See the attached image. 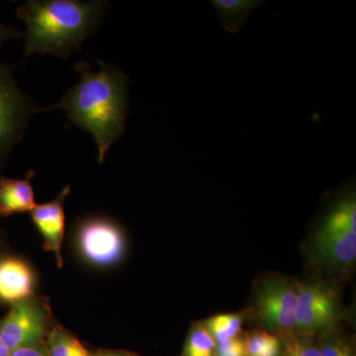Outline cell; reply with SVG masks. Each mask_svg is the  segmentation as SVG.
<instances>
[{
	"instance_id": "cell-1",
	"label": "cell",
	"mask_w": 356,
	"mask_h": 356,
	"mask_svg": "<svg viewBox=\"0 0 356 356\" xmlns=\"http://www.w3.org/2000/svg\"><path fill=\"white\" fill-rule=\"evenodd\" d=\"M95 72L88 63L74 65L79 81L60 102L40 108V112L62 110L72 125L90 134L97 149L98 163H104L112 146L126 131L129 115L128 74L119 67L98 60Z\"/></svg>"
},
{
	"instance_id": "cell-2",
	"label": "cell",
	"mask_w": 356,
	"mask_h": 356,
	"mask_svg": "<svg viewBox=\"0 0 356 356\" xmlns=\"http://www.w3.org/2000/svg\"><path fill=\"white\" fill-rule=\"evenodd\" d=\"M108 11L105 0H27L16 11L26 27L24 58L51 55L67 60L99 30Z\"/></svg>"
},
{
	"instance_id": "cell-3",
	"label": "cell",
	"mask_w": 356,
	"mask_h": 356,
	"mask_svg": "<svg viewBox=\"0 0 356 356\" xmlns=\"http://www.w3.org/2000/svg\"><path fill=\"white\" fill-rule=\"evenodd\" d=\"M13 72V65L0 63V170L24 137L33 115L38 113V106L19 88Z\"/></svg>"
},
{
	"instance_id": "cell-4",
	"label": "cell",
	"mask_w": 356,
	"mask_h": 356,
	"mask_svg": "<svg viewBox=\"0 0 356 356\" xmlns=\"http://www.w3.org/2000/svg\"><path fill=\"white\" fill-rule=\"evenodd\" d=\"M297 289L295 330L312 336L334 327L339 314V299L334 290L323 282L303 283Z\"/></svg>"
},
{
	"instance_id": "cell-5",
	"label": "cell",
	"mask_w": 356,
	"mask_h": 356,
	"mask_svg": "<svg viewBox=\"0 0 356 356\" xmlns=\"http://www.w3.org/2000/svg\"><path fill=\"white\" fill-rule=\"evenodd\" d=\"M77 243L81 255L93 266H114L125 254L123 232L106 218H89L81 222Z\"/></svg>"
},
{
	"instance_id": "cell-6",
	"label": "cell",
	"mask_w": 356,
	"mask_h": 356,
	"mask_svg": "<svg viewBox=\"0 0 356 356\" xmlns=\"http://www.w3.org/2000/svg\"><path fill=\"white\" fill-rule=\"evenodd\" d=\"M297 285L281 280H267L257 290V317L273 331L290 334L295 330Z\"/></svg>"
},
{
	"instance_id": "cell-7",
	"label": "cell",
	"mask_w": 356,
	"mask_h": 356,
	"mask_svg": "<svg viewBox=\"0 0 356 356\" xmlns=\"http://www.w3.org/2000/svg\"><path fill=\"white\" fill-rule=\"evenodd\" d=\"M46 331V314L30 299L13 304L8 315L0 321V341L10 353L39 346Z\"/></svg>"
},
{
	"instance_id": "cell-8",
	"label": "cell",
	"mask_w": 356,
	"mask_h": 356,
	"mask_svg": "<svg viewBox=\"0 0 356 356\" xmlns=\"http://www.w3.org/2000/svg\"><path fill=\"white\" fill-rule=\"evenodd\" d=\"M70 187L65 186L50 202L37 205L31 211V218L44 241V248L54 252L58 266H62V245L65 227V204Z\"/></svg>"
},
{
	"instance_id": "cell-9",
	"label": "cell",
	"mask_w": 356,
	"mask_h": 356,
	"mask_svg": "<svg viewBox=\"0 0 356 356\" xmlns=\"http://www.w3.org/2000/svg\"><path fill=\"white\" fill-rule=\"evenodd\" d=\"M34 286V273L24 261L14 257L0 261V300L15 304L30 299Z\"/></svg>"
},
{
	"instance_id": "cell-10",
	"label": "cell",
	"mask_w": 356,
	"mask_h": 356,
	"mask_svg": "<svg viewBox=\"0 0 356 356\" xmlns=\"http://www.w3.org/2000/svg\"><path fill=\"white\" fill-rule=\"evenodd\" d=\"M315 247L321 259L332 266H350L356 259V232H327L318 229Z\"/></svg>"
},
{
	"instance_id": "cell-11",
	"label": "cell",
	"mask_w": 356,
	"mask_h": 356,
	"mask_svg": "<svg viewBox=\"0 0 356 356\" xmlns=\"http://www.w3.org/2000/svg\"><path fill=\"white\" fill-rule=\"evenodd\" d=\"M31 170L24 179L0 177V216L8 217L31 212L37 206L33 189Z\"/></svg>"
},
{
	"instance_id": "cell-12",
	"label": "cell",
	"mask_w": 356,
	"mask_h": 356,
	"mask_svg": "<svg viewBox=\"0 0 356 356\" xmlns=\"http://www.w3.org/2000/svg\"><path fill=\"white\" fill-rule=\"evenodd\" d=\"M261 2L257 0H214L213 6L222 28L229 33H238Z\"/></svg>"
},
{
	"instance_id": "cell-13",
	"label": "cell",
	"mask_w": 356,
	"mask_h": 356,
	"mask_svg": "<svg viewBox=\"0 0 356 356\" xmlns=\"http://www.w3.org/2000/svg\"><path fill=\"white\" fill-rule=\"evenodd\" d=\"M49 356H92L83 343L60 327H54L47 339Z\"/></svg>"
},
{
	"instance_id": "cell-14",
	"label": "cell",
	"mask_w": 356,
	"mask_h": 356,
	"mask_svg": "<svg viewBox=\"0 0 356 356\" xmlns=\"http://www.w3.org/2000/svg\"><path fill=\"white\" fill-rule=\"evenodd\" d=\"M243 318L238 314H224L208 318L204 327L210 332L217 343L238 337L242 327Z\"/></svg>"
},
{
	"instance_id": "cell-15",
	"label": "cell",
	"mask_w": 356,
	"mask_h": 356,
	"mask_svg": "<svg viewBox=\"0 0 356 356\" xmlns=\"http://www.w3.org/2000/svg\"><path fill=\"white\" fill-rule=\"evenodd\" d=\"M245 339V356H280V339L270 332L257 331Z\"/></svg>"
},
{
	"instance_id": "cell-16",
	"label": "cell",
	"mask_w": 356,
	"mask_h": 356,
	"mask_svg": "<svg viewBox=\"0 0 356 356\" xmlns=\"http://www.w3.org/2000/svg\"><path fill=\"white\" fill-rule=\"evenodd\" d=\"M217 343L204 325L197 324L192 327L186 346L184 356H217Z\"/></svg>"
},
{
	"instance_id": "cell-17",
	"label": "cell",
	"mask_w": 356,
	"mask_h": 356,
	"mask_svg": "<svg viewBox=\"0 0 356 356\" xmlns=\"http://www.w3.org/2000/svg\"><path fill=\"white\" fill-rule=\"evenodd\" d=\"M282 356H320V348L311 336L301 334L290 337L285 344Z\"/></svg>"
},
{
	"instance_id": "cell-18",
	"label": "cell",
	"mask_w": 356,
	"mask_h": 356,
	"mask_svg": "<svg viewBox=\"0 0 356 356\" xmlns=\"http://www.w3.org/2000/svg\"><path fill=\"white\" fill-rule=\"evenodd\" d=\"M320 356H355L350 343L339 337H327L320 346Z\"/></svg>"
},
{
	"instance_id": "cell-19",
	"label": "cell",
	"mask_w": 356,
	"mask_h": 356,
	"mask_svg": "<svg viewBox=\"0 0 356 356\" xmlns=\"http://www.w3.org/2000/svg\"><path fill=\"white\" fill-rule=\"evenodd\" d=\"M216 355L245 356V339L236 337L217 343Z\"/></svg>"
},
{
	"instance_id": "cell-20",
	"label": "cell",
	"mask_w": 356,
	"mask_h": 356,
	"mask_svg": "<svg viewBox=\"0 0 356 356\" xmlns=\"http://www.w3.org/2000/svg\"><path fill=\"white\" fill-rule=\"evenodd\" d=\"M23 33L11 26L4 24L0 21V49L11 40L21 38Z\"/></svg>"
},
{
	"instance_id": "cell-21",
	"label": "cell",
	"mask_w": 356,
	"mask_h": 356,
	"mask_svg": "<svg viewBox=\"0 0 356 356\" xmlns=\"http://www.w3.org/2000/svg\"><path fill=\"white\" fill-rule=\"evenodd\" d=\"M10 356H49L44 346H32V348H19L11 353Z\"/></svg>"
},
{
	"instance_id": "cell-22",
	"label": "cell",
	"mask_w": 356,
	"mask_h": 356,
	"mask_svg": "<svg viewBox=\"0 0 356 356\" xmlns=\"http://www.w3.org/2000/svg\"><path fill=\"white\" fill-rule=\"evenodd\" d=\"M92 356H133L127 355V353H114V351H102V353H97V355Z\"/></svg>"
},
{
	"instance_id": "cell-23",
	"label": "cell",
	"mask_w": 356,
	"mask_h": 356,
	"mask_svg": "<svg viewBox=\"0 0 356 356\" xmlns=\"http://www.w3.org/2000/svg\"><path fill=\"white\" fill-rule=\"evenodd\" d=\"M11 353L8 348L0 341V356H10Z\"/></svg>"
}]
</instances>
